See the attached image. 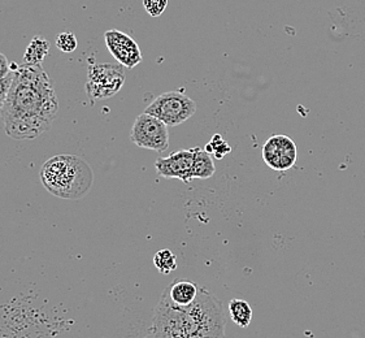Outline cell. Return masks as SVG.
<instances>
[{"label": "cell", "mask_w": 365, "mask_h": 338, "mask_svg": "<svg viewBox=\"0 0 365 338\" xmlns=\"http://www.w3.org/2000/svg\"><path fill=\"white\" fill-rule=\"evenodd\" d=\"M58 101L42 64H22L0 111L4 132L16 140H34L50 130L58 116Z\"/></svg>", "instance_id": "6da1fadb"}, {"label": "cell", "mask_w": 365, "mask_h": 338, "mask_svg": "<svg viewBox=\"0 0 365 338\" xmlns=\"http://www.w3.org/2000/svg\"><path fill=\"white\" fill-rule=\"evenodd\" d=\"M225 329L222 303L200 287L187 307L175 306L161 295L146 338H225Z\"/></svg>", "instance_id": "7a4b0ae2"}, {"label": "cell", "mask_w": 365, "mask_h": 338, "mask_svg": "<svg viewBox=\"0 0 365 338\" xmlns=\"http://www.w3.org/2000/svg\"><path fill=\"white\" fill-rule=\"evenodd\" d=\"M39 176L46 190L63 199L83 198L94 183L93 169L77 155L52 156L42 165Z\"/></svg>", "instance_id": "3957f363"}, {"label": "cell", "mask_w": 365, "mask_h": 338, "mask_svg": "<svg viewBox=\"0 0 365 338\" xmlns=\"http://www.w3.org/2000/svg\"><path fill=\"white\" fill-rule=\"evenodd\" d=\"M145 112L168 126H177L195 115L197 103L181 91H168L156 96Z\"/></svg>", "instance_id": "277c9868"}, {"label": "cell", "mask_w": 365, "mask_h": 338, "mask_svg": "<svg viewBox=\"0 0 365 338\" xmlns=\"http://www.w3.org/2000/svg\"><path fill=\"white\" fill-rule=\"evenodd\" d=\"M125 80L123 66L94 63L88 66L86 93L94 101L112 98L121 90Z\"/></svg>", "instance_id": "5b68a950"}, {"label": "cell", "mask_w": 365, "mask_h": 338, "mask_svg": "<svg viewBox=\"0 0 365 338\" xmlns=\"http://www.w3.org/2000/svg\"><path fill=\"white\" fill-rule=\"evenodd\" d=\"M130 140L138 148L164 153L169 148L168 126L143 112L133 124Z\"/></svg>", "instance_id": "8992f818"}, {"label": "cell", "mask_w": 365, "mask_h": 338, "mask_svg": "<svg viewBox=\"0 0 365 338\" xmlns=\"http://www.w3.org/2000/svg\"><path fill=\"white\" fill-rule=\"evenodd\" d=\"M297 145L295 142L284 134L272 135L264 143L263 159L274 170H287L297 163Z\"/></svg>", "instance_id": "52a82bcc"}, {"label": "cell", "mask_w": 365, "mask_h": 338, "mask_svg": "<svg viewBox=\"0 0 365 338\" xmlns=\"http://www.w3.org/2000/svg\"><path fill=\"white\" fill-rule=\"evenodd\" d=\"M106 46L120 66L132 69L142 61L138 43L130 36L120 30H108L104 34Z\"/></svg>", "instance_id": "ba28073f"}, {"label": "cell", "mask_w": 365, "mask_h": 338, "mask_svg": "<svg viewBox=\"0 0 365 338\" xmlns=\"http://www.w3.org/2000/svg\"><path fill=\"white\" fill-rule=\"evenodd\" d=\"M194 148L175 151L167 158H159L155 162L158 175L164 178H178L185 184H190L194 167Z\"/></svg>", "instance_id": "9c48e42d"}, {"label": "cell", "mask_w": 365, "mask_h": 338, "mask_svg": "<svg viewBox=\"0 0 365 338\" xmlns=\"http://www.w3.org/2000/svg\"><path fill=\"white\" fill-rule=\"evenodd\" d=\"M199 289L200 287H197L190 280L175 279L170 285L165 287L161 295L175 306L187 307L197 299Z\"/></svg>", "instance_id": "30bf717a"}, {"label": "cell", "mask_w": 365, "mask_h": 338, "mask_svg": "<svg viewBox=\"0 0 365 338\" xmlns=\"http://www.w3.org/2000/svg\"><path fill=\"white\" fill-rule=\"evenodd\" d=\"M48 52H50V42L42 36H36L30 41V43L25 50L24 64H29V66L42 64Z\"/></svg>", "instance_id": "8fae6325"}, {"label": "cell", "mask_w": 365, "mask_h": 338, "mask_svg": "<svg viewBox=\"0 0 365 338\" xmlns=\"http://www.w3.org/2000/svg\"><path fill=\"white\" fill-rule=\"evenodd\" d=\"M194 167H192V178H211L216 167L212 160L211 154H208L205 150L200 148H194Z\"/></svg>", "instance_id": "7c38bea8"}, {"label": "cell", "mask_w": 365, "mask_h": 338, "mask_svg": "<svg viewBox=\"0 0 365 338\" xmlns=\"http://www.w3.org/2000/svg\"><path fill=\"white\" fill-rule=\"evenodd\" d=\"M229 314L233 323L241 328H247L254 317V311L245 299H232L229 302Z\"/></svg>", "instance_id": "4fadbf2b"}, {"label": "cell", "mask_w": 365, "mask_h": 338, "mask_svg": "<svg viewBox=\"0 0 365 338\" xmlns=\"http://www.w3.org/2000/svg\"><path fill=\"white\" fill-rule=\"evenodd\" d=\"M154 265L159 272L169 275L177 268V257L169 249H163L155 254Z\"/></svg>", "instance_id": "5bb4252c"}, {"label": "cell", "mask_w": 365, "mask_h": 338, "mask_svg": "<svg viewBox=\"0 0 365 338\" xmlns=\"http://www.w3.org/2000/svg\"><path fill=\"white\" fill-rule=\"evenodd\" d=\"M205 150L208 154L215 155V158L220 160L232 151V148L227 145V140H222V137L220 134H215L211 142L205 146Z\"/></svg>", "instance_id": "9a60e30c"}, {"label": "cell", "mask_w": 365, "mask_h": 338, "mask_svg": "<svg viewBox=\"0 0 365 338\" xmlns=\"http://www.w3.org/2000/svg\"><path fill=\"white\" fill-rule=\"evenodd\" d=\"M55 43L60 51L64 52V53H71V52L76 51V48L78 46V41L73 33L63 31L56 37Z\"/></svg>", "instance_id": "2e32d148"}, {"label": "cell", "mask_w": 365, "mask_h": 338, "mask_svg": "<svg viewBox=\"0 0 365 338\" xmlns=\"http://www.w3.org/2000/svg\"><path fill=\"white\" fill-rule=\"evenodd\" d=\"M168 6V0H143V7L147 14L153 17H159L164 14Z\"/></svg>", "instance_id": "e0dca14e"}, {"label": "cell", "mask_w": 365, "mask_h": 338, "mask_svg": "<svg viewBox=\"0 0 365 338\" xmlns=\"http://www.w3.org/2000/svg\"><path fill=\"white\" fill-rule=\"evenodd\" d=\"M11 73L12 71H11V64L8 61L7 56L0 52V80L6 78Z\"/></svg>", "instance_id": "ac0fdd59"}, {"label": "cell", "mask_w": 365, "mask_h": 338, "mask_svg": "<svg viewBox=\"0 0 365 338\" xmlns=\"http://www.w3.org/2000/svg\"><path fill=\"white\" fill-rule=\"evenodd\" d=\"M3 104H4V101H1V99H0V111L3 108Z\"/></svg>", "instance_id": "d6986e66"}]
</instances>
